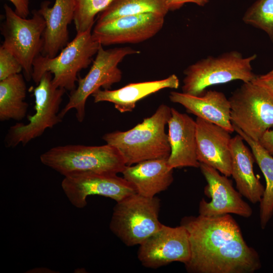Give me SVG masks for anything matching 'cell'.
<instances>
[{"instance_id":"6da1fadb","label":"cell","mask_w":273,"mask_h":273,"mask_svg":"<svg viewBox=\"0 0 273 273\" xmlns=\"http://www.w3.org/2000/svg\"><path fill=\"white\" fill-rule=\"evenodd\" d=\"M180 225L187 230L191 246L188 272L253 273L261 267L258 252L247 245L230 214L185 216Z\"/></svg>"},{"instance_id":"7a4b0ae2","label":"cell","mask_w":273,"mask_h":273,"mask_svg":"<svg viewBox=\"0 0 273 273\" xmlns=\"http://www.w3.org/2000/svg\"><path fill=\"white\" fill-rule=\"evenodd\" d=\"M171 117V108L162 104L150 117L130 129L105 134L106 144L115 147L126 166L153 159L168 158L170 146L165 126Z\"/></svg>"},{"instance_id":"3957f363","label":"cell","mask_w":273,"mask_h":273,"mask_svg":"<svg viewBox=\"0 0 273 273\" xmlns=\"http://www.w3.org/2000/svg\"><path fill=\"white\" fill-rule=\"evenodd\" d=\"M40 160L64 177L88 173L117 174L126 166L119 151L108 144L58 146L42 153Z\"/></svg>"},{"instance_id":"277c9868","label":"cell","mask_w":273,"mask_h":273,"mask_svg":"<svg viewBox=\"0 0 273 273\" xmlns=\"http://www.w3.org/2000/svg\"><path fill=\"white\" fill-rule=\"evenodd\" d=\"M256 58V54L245 57L240 52L232 51L202 59L184 71L182 92L198 96L212 85L236 80L251 82L256 75L252 67Z\"/></svg>"},{"instance_id":"5b68a950","label":"cell","mask_w":273,"mask_h":273,"mask_svg":"<svg viewBox=\"0 0 273 273\" xmlns=\"http://www.w3.org/2000/svg\"><path fill=\"white\" fill-rule=\"evenodd\" d=\"M92 29L77 33L74 38L53 58L38 55L33 64L32 79L38 84L43 75H53L55 86L73 91L76 87L77 74L90 64L101 44L92 35Z\"/></svg>"},{"instance_id":"8992f818","label":"cell","mask_w":273,"mask_h":273,"mask_svg":"<svg viewBox=\"0 0 273 273\" xmlns=\"http://www.w3.org/2000/svg\"><path fill=\"white\" fill-rule=\"evenodd\" d=\"M160 200L137 193L116 202L110 222L111 231L125 245H140L158 231Z\"/></svg>"},{"instance_id":"52a82bcc","label":"cell","mask_w":273,"mask_h":273,"mask_svg":"<svg viewBox=\"0 0 273 273\" xmlns=\"http://www.w3.org/2000/svg\"><path fill=\"white\" fill-rule=\"evenodd\" d=\"M140 53L128 47L105 50L101 44L88 72L78 79L77 86L71 92L68 103L60 111V116L63 119L70 110L74 109L77 120L82 122L89 96L101 87L109 89L114 84L120 81L122 72L118 64L125 57Z\"/></svg>"},{"instance_id":"ba28073f","label":"cell","mask_w":273,"mask_h":273,"mask_svg":"<svg viewBox=\"0 0 273 273\" xmlns=\"http://www.w3.org/2000/svg\"><path fill=\"white\" fill-rule=\"evenodd\" d=\"M5 20L1 32L4 38L2 46L11 52L21 64L25 79H32L33 64L41 54L46 22L38 10L32 17L24 18L17 15L9 5L4 6Z\"/></svg>"},{"instance_id":"9c48e42d","label":"cell","mask_w":273,"mask_h":273,"mask_svg":"<svg viewBox=\"0 0 273 273\" xmlns=\"http://www.w3.org/2000/svg\"><path fill=\"white\" fill-rule=\"evenodd\" d=\"M52 79V74L47 72L37 84L33 90L35 113L28 116V123H17L10 127L5 139L7 147L25 146L62 121L59 110L66 90L55 86Z\"/></svg>"},{"instance_id":"30bf717a","label":"cell","mask_w":273,"mask_h":273,"mask_svg":"<svg viewBox=\"0 0 273 273\" xmlns=\"http://www.w3.org/2000/svg\"><path fill=\"white\" fill-rule=\"evenodd\" d=\"M232 124L258 142L273 127V97L252 82L243 83L229 99Z\"/></svg>"},{"instance_id":"8fae6325","label":"cell","mask_w":273,"mask_h":273,"mask_svg":"<svg viewBox=\"0 0 273 273\" xmlns=\"http://www.w3.org/2000/svg\"><path fill=\"white\" fill-rule=\"evenodd\" d=\"M189 234L183 225L161 228L140 245L138 258L145 267L157 268L173 262L186 264L191 257Z\"/></svg>"},{"instance_id":"7c38bea8","label":"cell","mask_w":273,"mask_h":273,"mask_svg":"<svg viewBox=\"0 0 273 273\" xmlns=\"http://www.w3.org/2000/svg\"><path fill=\"white\" fill-rule=\"evenodd\" d=\"M61 187L70 202L77 208L87 205L89 196H102L117 202L136 193L130 182L114 173H88L65 176Z\"/></svg>"},{"instance_id":"4fadbf2b","label":"cell","mask_w":273,"mask_h":273,"mask_svg":"<svg viewBox=\"0 0 273 273\" xmlns=\"http://www.w3.org/2000/svg\"><path fill=\"white\" fill-rule=\"evenodd\" d=\"M164 18L152 13L122 16L96 23L92 35L103 46L138 43L157 34L163 26Z\"/></svg>"},{"instance_id":"5bb4252c","label":"cell","mask_w":273,"mask_h":273,"mask_svg":"<svg viewBox=\"0 0 273 273\" xmlns=\"http://www.w3.org/2000/svg\"><path fill=\"white\" fill-rule=\"evenodd\" d=\"M199 168L207 183L204 188L205 195L211 199L210 202L204 199L200 201L199 215L214 217L235 214L245 218L252 215V208L243 200L242 195L234 189L231 180L205 164L200 163Z\"/></svg>"},{"instance_id":"9a60e30c","label":"cell","mask_w":273,"mask_h":273,"mask_svg":"<svg viewBox=\"0 0 273 273\" xmlns=\"http://www.w3.org/2000/svg\"><path fill=\"white\" fill-rule=\"evenodd\" d=\"M196 142L198 161L223 175H232L231 132L213 123L197 117Z\"/></svg>"},{"instance_id":"2e32d148","label":"cell","mask_w":273,"mask_h":273,"mask_svg":"<svg viewBox=\"0 0 273 273\" xmlns=\"http://www.w3.org/2000/svg\"><path fill=\"white\" fill-rule=\"evenodd\" d=\"M170 153L169 166L174 169L184 167H200L197 156L196 123L186 114L171 108L168 122Z\"/></svg>"},{"instance_id":"e0dca14e","label":"cell","mask_w":273,"mask_h":273,"mask_svg":"<svg viewBox=\"0 0 273 273\" xmlns=\"http://www.w3.org/2000/svg\"><path fill=\"white\" fill-rule=\"evenodd\" d=\"M50 5L48 1L42 2L38 11L46 22L41 55L53 58L68 43V27L73 21L75 2L74 0H55L52 7Z\"/></svg>"},{"instance_id":"ac0fdd59","label":"cell","mask_w":273,"mask_h":273,"mask_svg":"<svg viewBox=\"0 0 273 273\" xmlns=\"http://www.w3.org/2000/svg\"><path fill=\"white\" fill-rule=\"evenodd\" d=\"M169 98L171 102L183 106L189 113L220 126L231 133L235 131L231 119L230 101L222 92L209 90L196 96L172 91Z\"/></svg>"},{"instance_id":"d6986e66","label":"cell","mask_w":273,"mask_h":273,"mask_svg":"<svg viewBox=\"0 0 273 273\" xmlns=\"http://www.w3.org/2000/svg\"><path fill=\"white\" fill-rule=\"evenodd\" d=\"M168 158L147 160L126 166L122 172L123 177L134 186L137 194L155 197L166 190L173 181V169L169 166Z\"/></svg>"},{"instance_id":"ffe728a7","label":"cell","mask_w":273,"mask_h":273,"mask_svg":"<svg viewBox=\"0 0 273 273\" xmlns=\"http://www.w3.org/2000/svg\"><path fill=\"white\" fill-rule=\"evenodd\" d=\"M179 86V79L173 74L161 80L129 83L117 89H99L92 96L95 103L110 102L118 111L125 113L132 111L138 101L151 94Z\"/></svg>"},{"instance_id":"44dd1931","label":"cell","mask_w":273,"mask_h":273,"mask_svg":"<svg viewBox=\"0 0 273 273\" xmlns=\"http://www.w3.org/2000/svg\"><path fill=\"white\" fill-rule=\"evenodd\" d=\"M239 134L232 138L230 144L232 156V175L238 192L253 204L260 203L265 188L254 174L252 153L244 143Z\"/></svg>"},{"instance_id":"7402d4cb","label":"cell","mask_w":273,"mask_h":273,"mask_svg":"<svg viewBox=\"0 0 273 273\" xmlns=\"http://www.w3.org/2000/svg\"><path fill=\"white\" fill-rule=\"evenodd\" d=\"M26 84L23 76L17 74L0 81V120L20 121L26 115L28 104L25 102Z\"/></svg>"},{"instance_id":"603a6c76","label":"cell","mask_w":273,"mask_h":273,"mask_svg":"<svg viewBox=\"0 0 273 273\" xmlns=\"http://www.w3.org/2000/svg\"><path fill=\"white\" fill-rule=\"evenodd\" d=\"M235 131L240 135L250 147L254 159L263 173L266 187L260 202V225L264 229L273 215V156L260 144L233 124Z\"/></svg>"},{"instance_id":"cb8c5ba5","label":"cell","mask_w":273,"mask_h":273,"mask_svg":"<svg viewBox=\"0 0 273 273\" xmlns=\"http://www.w3.org/2000/svg\"><path fill=\"white\" fill-rule=\"evenodd\" d=\"M168 12L165 0H113L98 15L97 23H105L122 16L144 13L165 16Z\"/></svg>"},{"instance_id":"d4e9b609","label":"cell","mask_w":273,"mask_h":273,"mask_svg":"<svg viewBox=\"0 0 273 273\" xmlns=\"http://www.w3.org/2000/svg\"><path fill=\"white\" fill-rule=\"evenodd\" d=\"M113 0H74L73 22L77 33L92 29L95 17L105 10Z\"/></svg>"},{"instance_id":"484cf974","label":"cell","mask_w":273,"mask_h":273,"mask_svg":"<svg viewBox=\"0 0 273 273\" xmlns=\"http://www.w3.org/2000/svg\"><path fill=\"white\" fill-rule=\"evenodd\" d=\"M242 20L264 31L273 42V0H257L247 9Z\"/></svg>"},{"instance_id":"4316f807","label":"cell","mask_w":273,"mask_h":273,"mask_svg":"<svg viewBox=\"0 0 273 273\" xmlns=\"http://www.w3.org/2000/svg\"><path fill=\"white\" fill-rule=\"evenodd\" d=\"M23 68L17 58L3 46L0 47V81L20 73Z\"/></svg>"},{"instance_id":"83f0119b","label":"cell","mask_w":273,"mask_h":273,"mask_svg":"<svg viewBox=\"0 0 273 273\" xmlns=\"http://www.w3.org/2000/svg\"><path fill=\"white\" fill-rule=\"evenodd\" d=\"M266 90L273 97V70L262 75H256L251 81Z\"/></svg>"},{"instance_id":"f1b7e54d","label":"cell","mask_w":273,"mask_h":273,"mask_svg":"<svg viewBox=\"0 0 273 273\" xmlns=\"http://www.w3.org/2000/svg\"><path fill=\"white\" fill-rule=\"evenodd\" d=\"M169 11L179 9L186 3H193L200 7L207 4L209 0H165Z\"/></svg>"},{"instance_id":"f546056e","label":"cell","mask_w":273,"mask_h":273,"mask_svg":"<svg viewBox=\"0 0 273 273\" xmlns=\"http://www.w3.org/2000/svg\"><path fill=\"white\" fill-rule=\"evenodd\" d=\"M15 7V12L20 17L27 18L29 14L30 0H8Z\"/></svg>"},{"instance_id":"4dcf8cb0","label":"cell","mask_w":273,"mask_h":273,"mask_svg":"<svg viewBox=\"0 0 273 273\" xmlns=\"http://www.w3.org/2000/svg\"><path fill=\"white\" fill-rule=\"evenodd\" d=\"M258 142L273 156V129L266 130L259 140Z\"/></svg>"}]
</instances>
